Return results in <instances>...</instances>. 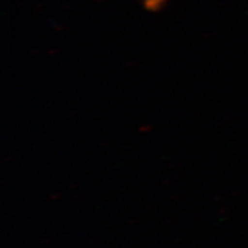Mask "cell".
I'll return each mask as SVG.
<instances>
[{"instance_id": "6da1fadb", "label": "cell", "mask_w": 248, "mask_h": 248, "mask_svg": "<svg viewBox=\"0 0 248 248\" xmlns=\"http://www.w3.org/2000/svg\"><path fill=\"white\" fill-rule=\"evenodd\" d=\"M142 1L146 6V9H148L150 11H155L160 9V7L165 4L167 0H142Z\"/></svg>"}]
</instances>
